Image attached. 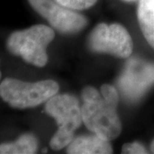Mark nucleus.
<instances>
[{
	"instance_id": "nucleus-7",
	"label": "nucleus",
	"mask_w": 154,
	"mask_h": 154,
	"mask_svg": "<svg viewBox=\"0 0 154 154\" xmlns=\"http://www.w3.org/2000/svg\"><path fill=\"white\" fill-rule=\"evenodd\" d=\"M113 149L109 140L99 135H83L75 137L67 146V153L69 154H109Z\"/></svg>"
},
{
	"instance_id": "nucleus-9",
	"label": "nucleus",
	"mask_w": 154,
	"mask_h": 154,
	"mask_svg": "<svg viewBox=\"0 0 154 154\" xmlns=\"http://www.w3.org/2000/svg\"><path fill=\"white\" fill-rule=\"evenodd\" d=\"M38 140L32 134H24L12 142L0 144V154H33L37 152Z\"/></svg>"
},
{
	"instance_id": "nucleus-8",
	"label": "nucleus",
	"mask_w": 154,
	"mask_h": 154,
	"mask_svg": "<svg viewBox=\"0 0 154 154\" xmlns=\"http://www.w3.org/2000/svg\"><path fill=\"white\" fill-rule=\"evenodd\" d=\"M137 17L144 37L154 48V0H139Z\"/></svg>"
},
{
	"instance_id": "nucleus-5",
	"label": "nucleus",
	"mask_w": 154,
	"mask_h": 154,
	"mask_svg": "<svg viewBox=\"0 0 154 154\" xmlns=\"http://www.w3.org/2000/svg\"><path fill=\"white\" fill-rule=\"evenodd\" d=\"M89 46L95 52L108 53L121 58L128 57L133 51L131 36L126 28L117 23H100L96 26L90 34Z\"/></svg>"
},
{
	"instance_id": "nucleus-13",
	"label": "nucleus",
	"mask_w": 154,
	"mask_h": 154,
	"mask_svg": "<svg viewBox=\"0 0 154 154\" xmlns=\"http://www.w3.org/2000/svg\"><path fill=\"white\" fill-rule=\"evenodd\" d=\"M126 2H134V1H136V0H124Z\"/></svg>"
},
{
	"instance_id": "nucleus-4",
	"label": "nucleus",
	"mask_w": 154,
	"mask_h": 154,
	"mask_svg": "<svg viewBox=\"0 0 154 154\" xmlns=\"http://www.w3.org/2000/svg\"><path fill=\"white\" fill-rule=\"evenodd\" d=\"M59 85L52 80L28 82L15 78H5L0 83V97L16 109L33 108L57 94Z\"/></svg>"
},
{
	"instance_id": "nucleus-14",
	"label": "nucleus",
	"mask_w": 154,
	"mask_h": 154,
	"mask_svg": "<svg viewBox=\"0 0 154 154\" xmlns=\"http://www.w3.org/2000/svg\"><path fill=\"white\" fill-rule=\"evenodd\" d=\"M1 76H2V75H1V71H0V79H1Z\"/></svg>"
},
{
	"instance_id": "nucleus-10",
	"label": "nucleus",
	"mask_w": 154,
	"mask_h": 154,
	"mask_svg": "<svg viewBox=\"0 0 154 154\" xmlns=\"http://www.w3.org/2000/svg\"><path fill=\"white\" fill-rule=\"evenodd\" d=\"M98 0H56L62 6L76 11H82L92 7Z\"/></svg>"
},
{
	"instance_id": "nucleus-3",
	"label": "nucleus",
	"mask_w": 154,
	"mask_h": 154,
	"mask_svg": "<svg viewBox=\"0 0 154 154\" xmlns=\"http://www.w3.org/2000/svg\"><path fill=\"white\" fill-rule=\"evenodd\" d=\"M55 38V32L45 25H34L16 31L7 38L6 47L11 54L21 57L23 60L36 67L47 63L46 48Z\"/></svg>"
},
{
	"instance_id": "nucleus-12",
	"label": "nucleus",
	"mask_w": 154,
	"mask_h": 154,
	"mask_svg": "<svg viewBox=\"0 0 154 154\" xmlns=\"http://www.w3.org/2000/svg\"><path fill=\"white\" fill-rule=\"evenodd\" d=\"M151 151L152 153H154V140L152 142V145H151Z\"/></svg>"
},
{
	"instance_id": "nucleus-6",
	"label": "nucleus",
	"mask_w": 154,
	"mask_h": 154,
	"mask_svg": "<svg viewBox=\"0 0 154 154\" xmlns=\"http://www.w3.org/2000/svg\"><path fill=\"white\" fill-rule=\"evenodd\" d=\"M28 3L38 14L49 22L52 28L60 33H77L88 23L86 17L53 0H28Z\"/></svg>"
},
{
	"instance_id": "nucleus-11",
	"label": "nucleus",
	"mask_w": 154,
	"mask_h": 154,
	"mask_svg": "<svg viewBox=\"0 0 154 154\" xmlns=\"http://www.w3.org/2000/svg\"><path fill=\"white\" fill-rule=\"evenodd\" d=\"M122 153L128 154H143L147 153L146 148L140 143L138 142H133V143H128L123 145L122 148Z\"/></svg>"
},
{
	"instance_id": "nucleus-2",
	"label": "nucleus",
	"mask_w": 154,
	"mask_h": 154,
	"mask_svg": "<svg viewBox=\"0 0 154 154\" xmlns=\"http://www.w3.org/2000/svg\"><path fill=\"white\" fill-rule=\"evenodd\" d=\"M45 110L57 123V131L50 141L51 148L57 151L66 147L83 122L79 100L70 94H56L46 101Z\"/></svg>"
},
{
	"instance_id": "nucleus-1",
	"label": "nucleus",
	"mask_w": 154,
	"mask_h": 154,
	"mask_svg": "<svg viewBox=\"0 0 154 154\" xmlns=\"http://www.w3.org/2000/svg\"><path fill=\"white\" fill-rule=\"evenodd\" d=\"M82 121L95 134L106 140L117 138L122 132V122L117 115L118 94L113 86L104 84L100 93L93 87L82 90Z\"/></svg>"
}]
</instances>
